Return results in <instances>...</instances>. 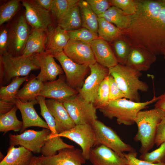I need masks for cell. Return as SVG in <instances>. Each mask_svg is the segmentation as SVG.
I'll return each instance as SVG.
<instances>
[{
  "mask_svg": "<svg viewBox=\"0 0 165 165\" xmlns=\"http://www.w3.org/2000/svg\"><path fill=\"white\" fill-rule=\"evenodd\" d=\"M98 17L104 18L122 30L128 28L132 20V15L125 14L121 10L113 6Z\"/></svg>",
  "mask_w": 165,
  "mask_h": 165,
  "instance_id": "obj_27",
  "label": "cell"
},
{
  "mask_svg": "<svg viewBox=\"0 0 165 165\" xmlns=\"http://www.w3.org/2000/svg\"><path fill=\"white\" fill-rule=\"evenodd\" d=\"M113 46L115 55L118 63L125 65L130 50L131 45L130 43L123 35L114 41Z\"/></svg>",
  "mask_w": 165,
  "mask_h": 165,
  "instance_id": "obj_35",
  "label": "cell"
},
{
  "mask_svg": "<svg viewBox=\"0 0 165 165\" xmlns=\"http://www.w3.org/2000/svg\"><path fill=\"white\" fill-rule=\"evenodd\" d=\"M23 87L19 90L16 96V99L26 102L36 100L42 90L43 83L38 80L34 74H31Z\"/></svg>",
  "mask_w": 165,
  "mask_h": 165,
  "instance_id": "obj_25",
  "label": "cell"
},
{
  "mask_svg": "<svg viewBox=\"0 0 165 165\" xmlns=\"http://www.w3.org/2000/svg\"><path fill=\"white\" fill-rule=\"evenodd\" d=\"M42 161V155L39 156H33L29 165H41Z\"/></svg>",
  "mask_w": 165,
  "mask_h": 165,
  "instance_id": "obj_50",
  "label": "cell"
},
{
  "mask_svg": "<svg viewBox=\"0 0 165 165\" xmlns=\"http://www.w3.org/2000/svg\"><path fill=\"white\" fill-rule=\"evenodd\" d=\"M8 38V28L3 27L0 31V55L7 52Z\"/></svg>",
  "mask_w": 165,
  "mask_h": 165,
  "instance_id": "obj_45",
  "label": "cell"
},
{
  "mask_svg": "<svg viewBox=\"0 0 165 165\" xmlns=\"http://www.w3.org/2000/svg\"><path fill=\"white\" fill-rule=\"evenodd\" d=\"M35 54L15 57L7 52L0 55V86L7 85L15 78L28 76L31 71L40 69L33 62Z\"/></svg>",
  "mask_w": 165,
  "mask_h": 165,
  "instance_id": "obj_5",
  "label": "cell"
},
{
  "mask_svg": "<svg viewBox=\"0 0 165 165\" xmlns=\"http://www.w3.org/2000/svg\"><path fill=\"white\" fill-rule=\"evenodd\" d=\"M42 156L41 165H82L86 163L82 150L75 148L62 149L50 157Z\"/></svg>",
  "mask_w": 165,
  "mask_h": 165,
  "instance_id": "obj_17",
  "label": "cell"
},
{
  "mask_svg": "<svg viewBox=\"0 0 165 165\" xmlns=\"http://www.w3.org/2000/svg\"><path fill=\"white\" fill-rule=\"evenodd\" d=\"M137 9L131 24L122 30L131 46L143 48L156 56L165 52V2L136 0Z\"/></svg>",
  "mask_w": 165,
  "mask_h": 165,
  "instance_id": "obj_1",
  "label": "cell"
},
{
  "mask_svg": "<svg viewBox=\"0 0 165 165\" xmlns=\"http://www.w3.org/2000/svg\"><path fill=\"white\" fill-rule=\"evenodd\" d=\"M78 5L81 15L82 27L97 33L98 16L94 13L86 0H79Z\"/></svg>",
  "mask_w": 165,
  "mask_h": 165,
  "instance_id": "obj_28",
  "label": "cell"
},
{
  "mask_svg": "<svg viewBox=\"0 0 165 165\" xmlns=\"http://www.w3.org/2000/svg\"><path fill=\"white\" fill-rule=\"evenodd\" d=\"M75 146L65 143L61 137L46 138L41 153L45 157L51 156L57 154V152L65 148H74Z\"/></svg>",
  "mask_w": 165,
  "mask_h": 165,
  "instance_id": "obj_34",
  "label": "cell"
},
{
  "mask_svg": "<svg viewBox=\"0 0 165 165\" xmlns=\"http://www.w3.org/2000/svg\"><path fill=\"white\" fill-rule=\"evenodd\" d=\"M70 39L90 43L99 38L98 34L85 28L67 31Z\"/></svg>",
  "mask_w": 165,
  "mask_h": 165,
  "instance_id": "obj_39",
  "label": "cell"
},
{
  "mask_svg": "<svg viewBox=\"0 0 165 165\" xmlns=\"http://www.w3.org/2000/svg\"><path fill=\"white\" fill-rule=\"evenodd\" d=\"M20 1L11 0L0 7V25L11 20L16 13L19 8Z\"/></svg>",
  "mask_w": 165,
  "mask_h": 165,
  "instance_id": "obj_36",
  "label": "cell"
},
{
  "mask_svg": "<svg viewBox=\"0 0 165 165\" xmlns=\"http://www.w3.org/2000/svg\"><path fill=\"white\" fill-rule=\"evenodd\" d=\"M164 0V1L165 2V0Z\"/></svg>",
  "mask_w": 165,
  "mask_h": 165,
  "instance_id": "obj_52",
  "label": "cell"
},
{
  "mask_svg": "<svg viewBox=\"0 0 165 165\" xmlns=\"http://www.w3.org/2000/svg\"><path fill=\"white\" fill-rule=\"evenodd\" d=\"M33 156L31 152L23 146H9L0 165H29Z\"/></svg>",
  "mask_w": 165,
  "mask_h": 165,
  "instance_id": "obj_26",
  "label": "cell"
},
{
  "mask_svg": "<svg viewBox=\"0 0 165 165\" xmlns=\"http://www.w3.org/2000/svg\"><path fill=\"white\" fill-rule=\"evenodd\" d=\"M165 116V112L155 108L138 113L135 120L138 130L134 139L140 143L141 154L148 152L155 145L158 125Z\"/></svg>",
  "mask_w": 165,
  "mask_h": 165,
  "instance_id": "obj_2",
  "label": "cell"
},
{
  "mask_svg": "<svg viewBox=\"0 0 165 165\" xmlns=\"http://www.w3.org/2000/svg\"><path fill=\"white\" fill-rule=\"evenodd\" d=\"M53 55L60 63L65 73L67 84L76 90L81 88L90 70L89 66L75 63L67 56L63 51Z\"/></svg>",
  "mask_w": 165,
  "mask_h": 165,
  "instance_id": "obj_9",
  "label": "cell"
},
{
  "mask_svg": "<svg viewBox=\"0 0 165 165\" xmlns=\"http://www.w3.org/2000/svg\"><path fill=\"white\" fill-rule=\"evenodd\" d=\"M89 66L90 75L85 79L82 87L77 90L84 99L94 104L101 84L109 75V70L97 62Z\"/></svg>",
  "mask_w": 165,
  "mask_h": 165,
  "instance_id": "obj_12",
  "label": "cell"
},
{
  "mask_svg": "<svg viewBox=\"0 0 165 165\" xmlns=\"http://www.w3.org/2000/svg\"><path fill=\"white\" fill-rule=\"evenodd\" d=\"M164 142H165V116L158 125L155 144L158 147Z\"/></svg>",
  "mask_w": 165,
  "mask_h": 165,
  "instance_id": "obj_46",
  "label": "cell"
},
{
  "mask_svg": "<svg viewBox=\"0 0 165 165\" xmlns=\"http://www.w3.org/2000/svg\"><path fill=\"white\" fill-rule=\"evenodd\" d=\"M49 129L44 128L40 131L25 130L19 134L9 135L10 147L20 145L34 153H41L47 137L50 134Z\"/></svg>",
  "mask_w": 165,
  "mask_h": 165,
  "instance_id": "obj_11",
  "label": "cell"
},
{
  "mask_svg": "<svg viewBox=\"0 0 165 165\" xmlns=\"http://www.w3.org/2000/svg\"><path fill=\"white\" fill-rule=\"evenodd\" d=\"M108 70L109 75L114 78L126 98L134 101L140 102L139 91L147 92L149 88L145 82L139 79L142 75L141 72L119 64L108 68Z\"/></svg>",
  "mask_w": 165,
  "mask_h": 165,
  "instance_id": "obj_4",
  "label": "cell"
},
{
  "mask_svg": "<svg viewBox=\"0 0 165 165\" xmlns=\"http://www.w3.org/2000/svg\"><path fill=\"white\" fill-rule=\"evenodd\" d=\"M108 76L102 81L97 91L94 104L97 109L105 106L109 101Z\"/></svg>",
  "mask_w": 165,
  "mask_h": 165,
  "instance_id": "obj_37",
  "label": "cell"
},
{
  "mask_svg": "<svg viewBox=\"0 0 165 165\" xmlns=\"http://www.w3.org/2000/svg\"><path fill=\"white\" fill-rule=\"evenodd\" d=\"M34 1L42 8L50 11L53 0H34Z\"/></svg>",
  "mask_w": 165,
  "mask_h": 165,
  "instance_id": "obj_49",
  "label": "cell"
},
{
  "mask_svg": "<svg viewBox=\"0 0 165 165\" xmlns=\"http://www.w3.org/2000/svg\"><path fill=\"white\" fill-rule=\"evenodd\" d=\"M79 0H53L50 12L57 23L73 7L78 4Z\"/></svg>",
  "mask_w": 165,
  "mask_h": 165,
  "instance_id": "obj_33",
  "label": "cell"
},
{
  "mask_svg": "<svg viewBox=\"0 0 165 165\" xmlns=\"http://www.w3.org/2000/svg\"><path fill=\"white\" fill-rule=\"evenodd\" d=\"M163 55H164V59H165V52L164 53V54H163Z\"/></svg>",
  "mask_w": 165,
  "mask_h": 165,
  "instance_id": "obj_51",
  "label": "cell"
},
{
  "mask_svg": "<svg viewBox=\"0 0 165 165\" xmlns=\"http://www.w3.org/2000/svg\"><path fill=\"white\" fill-rule=\"evenodd\" d=\"M91 125L94 130L95 141L94 146L104 145L112 150L120 156L124 157V152L136 151L131 145L124 143L111 127L96 119Z\"/></svg>",
  "mask_w": 165,
  "mask_h": 165,
  "instance_id": "obj_6",
  "label": "cell"
},
{
  "mask_svg": "<svg viewBox=\"0 0 165 165\" xmlns=\"http://www.w3.org/2000/svg\"><path fill=\"white\" fill-rule=\"evenodd\" d=\"M15 104L20 111L22 119L23 127L20 131V134L32 127L50 129L46 123L40 117L34 108V105L38 104L37 100L24 102L16 99Z\"/></svg>",
  "mask_w": 165,
  "mask_h": 165,
  "instance_id": "obj_19",
  "label": "cell"
},
{
  "mask_svg": "<svg viewBox=\"0 0 165 165\" xmlns=\"http://www.w3.org/2000/svg\"><path fill=\"white\" fill-rule=\"evenodd\" d=\"M158 97V99L155 105V108L160 109L165 112V92Z\"/></svg>",
  "mask_w": 165,
  "mask_h": 165,
  "instance_id": "obj_48",
  "label": "cell"
},
{
  "mask_svg": "<svg viewBox=\"0 0 165 165\" xmlns=\"http://www.w3.org/2000/svg\"><path fill=\"white\" fill-rule=\"evenodd\" d=\"M97 34L99 38L112 42L123 35L122 30L117 27L103 17H98Z\"/></svg>",
  "mask_w": 165,
  "mask_h": 165,
  "instance_id": "obj_30",
  "label": "cell"
},
{
  "mask_svg": "<svg viewBox=\"0 0 165 165\" xmlns=\"http://www.w3.org/2000/svg\"><path fill=\"white\" fill-rule=\"evenodd\" d=\"M158 97L155 95L151 100L144 102H136L126 98L110 101L105 106L99 110L105 117L112 119L115 118L119 124L130 126L135 123L139 112L148 108V105L156 102Z\"/></svg>",
  "mask_w": 165,
  "mask_h": 165,
  "instance_id": "obj_3",
  "label": "cell"
},
{
  "mask_svg": "<svg viewBox=\"0 0 165 165\" xmlns=\"http://www.w3.org/2000/svg\"><path fill=\"white\" fill-rule=\"evenodd\" d=\"M33 61L40 69L36 78L43 83L56 80L57 76L64 74L62 67L56 62L51 53L45 52L36 54L33 57Z\"/></svg>",
  "mask_w": 165,
  "mask_h": 165,
  "instance_id": "obj_14",
  "label": "cell"
},
{
  "mask_svg": "<svg viewBox=\"0 0 165 165\" xmlns=\"http://www.w3.org/2000/svg\"><path fill=\"white\" fill-rule=\"evenodd\" d=\"M25 9V19L32 29L46 31L49 26L53 25V20L49 10L37 4L34 0L21 1Z\"/></svg>",
  "mask_w": 165,
  "mask_h": 165,
  "instance_id": "obj_13",
  "label": "cell"
},
{
  "mask_svg": "<svg viewBox=\"0 0 165 165\" xmlns=\"http://www.w3.org/2000/svg\"><path fill=\"white\" fill-rule=\"evenodd\" d=\"M47 42L45 52L52 55L63 51L70 39L67 31L57 25L48 27L45 31Z\"/></svg>",
  "mask_w": 165,
  "mask_h": 165,
  "instance_id": "obj_22",
  "label": "cell"
},
{
  "mask_svg": "<svg viewBox=\"0 0 165 165\" xmlns=\"http://www.w3.org/2000/svg\"><path fill=\"white\" fill-rule=\"evenodd\" d=\"M112 6L121 10L126 14L132 15L137 9L136 0H110Z\"/></svg>",
  "mask_w": 165,
  "mask_h": 165,
  "instance_id": "obj_41",
  "label": "cell"
},
{
  "mask_svg": "<svg viewBox=\"0 0 165 165\" xmlns=\"http://www.w3.org/2000/svg\"><path fill=\"white\" fill-rule=\"evenodd\" d=\"M60 137L67 138L78 144L81 148L82 154L86 160H89L90 151L94 146L95 136L91 124L76 125L71 129L54 135L50 134L47 138Z\"/></svg>",
  "mask_w": 165,
  "mask_h": 165,
  "instance_id": "obj_8",
  "label": "cell"
},
{
  "mask_svg": "<svg viewBox=\"0 0 165 165\" xmlns=\"http://www.w3.org/2000/svg\"><path fill=\"white\" fill-rule=\"evenodd\" d=\"M89 160L92 165H127L125 157L120 156L103 145L94 146L91 149Z\"/></svg>",
  "mask_w": 165,
  "mask_h": 165,
  "instance_id": "obj_20",
  "label": "cell"
},
{
  "mask_svg": "<svg viewBox=\"0 0 165 165\" xmlns=\"http://www.w3.org/2000/svg\"><path fill=\"white\" fill-rule=\"evenodd\" d=\"M62 75L53 81L43 83V88L39 96L58 101L64 100L78 94V91L70 87Z\"/></svg>",
  "mask_w": 165,
  "mask_h": 165,
  "instance_id": "obj_16",
  "label": "cell"
},
{
  "mask_svg": "<svg viewBox=\"0 0 165 165\" xmlns=\"http://www.w3.org/2000/svg\"><path fill=\"white\" fill-rule=\"evenodd\" d=\"M108 79L109 101L126 98L125 94L119 89L114 78L111 75H109Z\"/></svg>",
  "mask_w": 165,
  "mask_h": 165,
  "instance_id": "obj_43",
  "label": "cell"
},
{
  "mask_svg": "<svg viewBox=\"0 0 165 165\" xmlns=\"http://www.w3.org/2000/svg\"><path fill=\"white\" fill-rule=\"evenodd\" d=\"M46 103L54 118L57 134L69 130L76 125L61 102L55 99H49L46 100Z\"/></svg>",
  "mask_w": 165,
  "mask_h": 165,
  "instance_id": "obj_18",
  "label": "cell"
},
{
  "mask_svg": "<svg viewBox=\"0 0 165 165\" xmlns=\"http://www.w3.org/2000/svg\"><path fill=\"white\" fill-rule=\"evenodd\" d=\"M15 104L0 101V114H4L10 111Z\"/></svg>",
  "mask_w": 165,
  "mask_h": 165,
  "instance_id": "obj_47",
  "label": "cell"
},
{
  "mask_svg": "<svg viewBox=\"0 0 165 165\" xmlns=\"http://www.w3.org/2000/svg\"><path fill=\"white\" fill-rule=\"evenodd\" d=\"M63 52L71 60L80 64L89 66L96 62L90 43L70 39Z\"/></svg>",
  "mask_w": 165,
  "mask_h": 165,
  "instance_id": "obj_15",
  "label": "cell"
},
{
  "mask_svg": "<svg viewBox=\"0 0 165 165\" xmlns=\"http://www.w3.org/2000/svg\"><path fill=\"white\" fill-rule=\"evenodd\" d=\"M31 32L24 15H21L8 28L7 52L21 56Z\"/></svg>",
  "mask_w": 165,
  "mask_h": 165,
  "instance_id": "obj_10",
  "label": "cell"
},
{
  "mask_svg": "<svg viewBox=\"0 0 165 165\" xmlns=\"http://www.w3.org/2000/svg\"><path fill=\"white\" fill-rule=\"evenodd\" d=\"M28 78V76L16 77L7 85L0 86V101L15 104L16 96L19 89Z\"/></svg>",
  "mask_w": 165,
  "mask_h": 165,
  "instance_id": "obj_31",
  "label": "cell"
},
{
  "mask_svg": "<svg viewBox=\"0 0 165 165\" xmlns=\"http://www.w3.org/2000/svg\"><path fill=\"white\" fill-rule=\"evenodd\" d=\"M46 42V34L45 31L32 29L21 55L28 57L45 52Z\"/></svg>",
  "mask_w": 165,
  "mask_h": 165,
  "instance_id": "obj_24",
  "label": "cell"
},
{
  "mask_svg": "<svg viewBox=\"0 0 165 165\" xmlns=\"http://www.w3.org/2000/svg\"><path fill=\"white\" fill-rule=\"evenodd\" d=\"M156 56L141 47L131 46L126 65L139 72L148 70Z\"/></svg>",
  "mask_w": 165,
  "mask_h": 165,
  "instance_id": "obj_21",
  "label": "cell"
},
{
  "mask_svg": "<svg viewBox=\"0 0 165 165\" xmlns=\"http://www.w3.org/2000/svg\"><path fill=\"white\" fill-rule=\"evenodd\" d=\"M40 109V114L44 119L50 131L51 136L57 134L55 127V122L54 118L49 110L46 103L45 97L38 96L36 98Z\"/></svg>",
  "mask_w": 165,
  "mask_h": 165,
  "instance_id": "obj_38",
  "label": "cell"
},
{
  "mask_svg": "<svg viewBox=\"0 0 165 165\" xmlns=\"http://www.w3.org/2000/svg\"><path fill=\"white\" fill-rule=\"evenodd\" d=\"M124 156L127 160V165H165V163H154L143 160L137 158L136 151L124 153Z\"/></svg>",
  "mask_w": 165,
  "mask_h": 165,
  "instance_id": "obj_44",
  "label": "cell"
},
{
  "mask_svg": "<svg viewBox=\"0 0 165 165\" xmlns=\"http://www.w3.org/2000/svg\"><path fill=\"white\" fill-rule=\"evenodd\" d=\"M57 23V25L67 31L82 28V19L78 4L72 8Z\"/></svg>",
  "mask_w": 165,
  "mask_h": 165,
  "instance_id": "obj_29",
  "label": "cell"
},
{
  "mask_svg": "<svg viewBox=\"0 0 165 165\" xmlns=\"http://www.w3.org/2000/svg\"><path fill=\"white\" fill-rule=\"evenodd\" d=\"M139 159L154 163H165V142L162 144L155 150L141 154Z\"/></svg>",
  "mask_w": 165,
  "mask_h": 165,
  "instance_id": "obj_40",
  "label": "cell"
},
{
  "mask_svg": "<svg viewBox=\"0 0 165 165\" xmlns=\"http://www.w3.org/2000/svg\"><path fill=\"white\" fill-rule=\"evenodd\" d=\"M59 101L63 103L76 125L91 124L97 119V109L94 103L86 101L79 94Z\"/></svg>",
  "mask_w": 165,
  "mask_h": 165,
  "instance_id": "obj_7",
  "label": "cell"
},
{
  "mask_svg": "<svg viewBox=\"0 0 165 165\" xmlns=\"http://www.w3.org/2000/svg\"><path fill=\"white\" fill-rule=\"evenodd\" d=\"M94 13L99 16L103 14L112 5L109 1L107 0H86Z\"/></svg>",
  "mask_w": 165,
  "mask_h": 165,
  "instance_id": "obj_42",
  "label": "cell"
},
{
  "mask_svg": "<svg viewBox=\"0 0 165 165\" xmlns=\"http://www.w3.org/2000/svg\"><path fill=\"white\" fill-rule=\"evenodd\" d=\"M18 108L15 105L8 112L0 114V131L5 134L8 131H20L23 127V122L19 120L16 116Z\"/></svg>",
  "mask_w": 165,
  "mask_h": 165,
  "instance_id": "obj_32",
  "label": "cell"
},
{
  "mask_svg": "<svg viewBox=\"0 0 165 165\" xmlns=\"http://www.w3.org/2000/svg\"><path fill=\"white\" fill-rule=\"evenodd\" d=\"M97 62L109 68L118 64L117 60L107 42L99 38L90 43Z\"/></svg>",
  "mask_w": 165,
  "mask_h": 165,
  "instance_id": "obj_23",
  "label": "cell"
}]
</instances>
